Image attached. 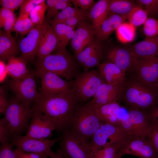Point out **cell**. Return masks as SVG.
<instances>
[{"label": "cell", "instance_id": "1", "mask_svg": "<svg viewBox=\"0 0 158 158\" xmlns=\"http://www.w3.org/2000/svg\"><path fill=\"white\" fill-rule=\"evenodd\" d=\"M79 105L72 89L47 98H42L32 105L49 119L57 133L61 135L69 129L75 110Z\"/></svg>", "mask_w": 158, "mask_h": 158}, {"label": "cell", "instance_id": "2", "mask_svg": "<svg viewBox=\"0 0 158 158\" xmlns=\"http://www.w3.org/2000/svg\"><path fill=\"white\" fill-rule=\"evenodd\" d=\"M55 54H50L35 63L36 70L52 72L70 81L80 74L78 66L66 48L56 49Z\"/></svg>", "mask_w": 158, "mask_h": 158}, {"label": "cell", "instance_id": "3", "mask_svg": "<svg viewBox=\"0 0 158 158\" xmlns=\"http://www.w3.org/2000/svg\"><path fill=\"white\" fill-rule=\"evenodd\" d=\"M104 123L99 117L90 100L78 106L69 130L90 140Z\"/></svg>", "mask_w": 158, "mask_h": 158}, {"label": "cell", "instance_id": "4", "mask_svg": "<svg viewBox=\"0 0 158 158\" xmlns=\"http://www.w3.org/2000/svg\"><path fill=\"white\" fill-rule=\"evenodd\" d=\"M157 89L140 81L131 82L124 89L125 102L129 109L153 107L157 102Z\"/></svg>", "mask_w": 158, "mask_h": 158}, {"label": "cell", "instance_id": "5", "mask_svg": "<svg viewBox=\"0 0 158 158\" xmlns=\"http://www.w3.org/2000/svg\"><path fill=\"white\" fill-rule=\"evenodd\" d=\"M56 152L64 158H90V140L68 130L61 135Z\"/></svg>", "mask_w": 158, "mask_h": 158}, {"label": "cell", "instance_id": "6", "mask_svg": "<svg viewBox=\"0 0 158 158\" xmlns=\"http://www.w3.org/2000/svg\"><path fill=\"white\" fill-rule=\"evenodd\" d=\"M106 83L98 72L95 70L80 73L72 81V90L80 105L94 96L100 86Z\"/></svg>", "mask_w": 158, "mask_h": 158}, {"label": "cell", "instance_id": "7", "mask_svg": "<svg viewBox=\"0 0 158 158\" xmlns=\"http://www.w3.org/2000/svg\"><path fill=\"white\" fill-rule=\"evenodd\" d=\"M9 88L16 96V98L26 107L30 108L32 104L43 98L37 90L35 74L30 71L24 78L18 80L12 79L8 83Z\"/></svg>", "mask_w": 158, "mask_h": 158}, {"label": "cell", "instance_id": "8", "mask_svg": "<svg viewBox=\"0 0 158 158\" xmlns=\"http://www.w3.org/2000/svg\"><path fill=\"white\" fill-rule=\"evenodd\" d=\"M129 136L119 123H104L90 139L91 152L108 144L116 145L121 148Z\"/></svg>", "mask_w": 158, "mask_h": 158}, {"label": "cell", "instance_id": "9", "mask_svg": "<svg viewBox=\"0 0 158 158\" xmlns=\"http://www.w3.org/2000/svg\"><path fill=\"white\" fill-rule=\"evenodd\" d=\"M32 112L31 107H27L16 98L9 101L4 114L12 134L19 135L28 129Z\"/></svg>", "mask_w": 158, "mask_h": 158}, {"label": "cell", "instance_id": "10", "mask_svg": "<svg viewBox=\"0 0 158 158\" xmlns=\"http://www.w3.org/2000/svg\"><path fill=\"white\" fill-rule=\"evenodd\" d=\"M118 123L128 135L147 137L152 122L148 114L140 109H131Z\"/></svg>", "mask_w": 158, "mask_h": 158}, {"label": "cell", "instance_id": "11", "mask_svg": "<svg viewBox=\"0 0 158 158\" xmlns=\"http://www.w3.org/2000/svg\"><path fill=\"white\" fill-rule=\"evenodd\" d=\"M50 22L45 20L41 25H37L22 39L19 45L20 57L25 62L33 61L36 56L40 43L51 25Z\"/></svg>", "mask_w": 158, "mask_h": 158}, {"label": "cell", "instance_id": "12", "mask_svg": "<svg viewBox=\"0 0 158 158\" xmlns=\"http://www.w3.org/2000/svg\"><path fill=\"white\" fill-rule=\"evenodd\" d=\"M61 136L53 139H38L13 133L10 142L16 149L25 152L34 153L49 157L51 147L60 140Z\"/></svg>", "mask_w": 158, "mask_h": 158}, {"label": "cell", "instance_id": "13", "mask_svg": "<svg viewBox=\"0 0 158 158\" xmlns=\"http://www.w3.org/2000/svg\"><path fill=\"white\" fill-rule=\"evenodd\" d=\"M36 75L40 79L43 98H47L72 89V81L64 80L52 72L36 70Z\"/></svg>", "mask_w": 158, "mask_h": 158}, {"label": "cell", "instance_id": "14", "mask_svg": "<svg viewBox=\"0 0 158 158\" xmlns=\"http://www.w3.org/2000/svg\"><path fill=\"white\" fill-rule=\"evenodd\" d=\"M121 156L134 155L141 158H156L158 155L151 141L147 137L129 135L118 151Z\"/></svg>", "mask_w": 158, "mask_h": 158}, {"label": "cell", "instance_id": "15", "mask_svg": "<svg viewBox=\"0 0 158 158\" xmlns=\"http://www.w3.org/2000/svg\"><path fill=\"white\" fill-rule=\"evenodd\" d=\"M133 68L136 71L140 82L148 86L158 87V56L136 59Z\"/></svg>", "mask_w": 158, "mask_h": 158}, {"label": "cell", "instance_id": "16", "mask_svg": "<svg viewBox=\"0 0 158 158\" xmlns=\"http://www.w3.org/2000/svg\"><path fill=\"white\" fill-rule=\"evenodd\" d=\"M32 110L30 122L25 136L38 139H46L50 136L52 131L55 130V128L45 114L38 110Z\"/></svg>", "mask_w": 158, "mask_h": 158}, {"label": "cell", "instance_id": "17", "mask_svg": "<svg viewBox=\"0 0 158 158\" xmlns=\"http://www.w3.org/2000/svg\"><path fill=\"white\" fill-rule=\"evenodd\" d=\"M124 88V84L113 85L104 83L99 87L91 101L95 107L117 102Z\"/></svg>", "mask_w": 158, "mask_h": 158}, {"label": "cell", "instance_id": "18", "mask_svg": "<svg viewBox=\"0 0 158 158\" xmlns=\"http://www.w3.org/2000/svg\"><path fill=\"white\" fill-rule=\"evenodd\" d=\"M95 36L96 32L92 24L85 20L80 23L71 40L75 56L95 39Z\"/></svg>", "mask_w": 158, "mask_h": 158}, {"label": "cell", "instance_id": "19", "mask_svg": "<svg viewBox=\"0 0 158 158\" xmlns=\"http://www.w3.org/2000/svg\"><path fill=\"white\" fill-rule=\"evenodd\" d=\"M102 53L103 47L100 42L95 39L76 57L83 66L84 72H87L90 68L99 66Z\"/></svg>", "mask_w": 158, "mask_h": 158}, {"label": "cell", "instance_id": "20", "mask_svg": "<svg viewBox=\"0 0 158 158\" xmlns=\"http://www.w3.org/2000/svg\"><path fill=\"white\" fill-rule=\"evenodd\" d=\"M110 62L126 72L133 68L135 57L130 49L115 47L111 49L107 55Z\"/></svg>", "mask_w": 158, "mask_h": 158}, {"label": "cell", "instance_id": "21", "mask_svg": "<svg viewBox=\"0 0 158 158\" xmlns=\"http://www.w3.org/2000/svg\"><path fill=\"white\" fill-rule=\"evenodd\" d=\"M128 18V15H121L109 12L96 34V40L99 42L107 40Z\"/></svg>", "mask_w": 158, "mask_h": 158}, {"label": "cell", "instance_id": "22", "mask_svg": "<svg viewBox=\"0 0 158 158\" xmlns=\"http://www.w3.org/2000/svg\"><path fill=\"white\" fill-rule=\"evenodd\" d=\"M98 73L105 83L113 85L124 84L126 71L111 62H105L99 66Z\"/></svg>", "mask_w": 158, "mask_h": 158}, {"label": "cell", "instance_id": "23", "mask_svg": "<svg viewBox=\"0 0 158 158\" xmlns=\"http://www.w3.org/2000/svg\"><path fill=\"white\" fill-rule=\"evenodd\" d=\"M136 59L150 56H158V36L147 38L130 48Z\"/></svg>", "mask_w": 158, "mask_h": 158}, {"label": "cell", "instance_id": "24", "mask_svg": "<svg viewBox=\"0 0 158 158\" xmlns=\"http://www.w3.org/2000/svg\"><path fill=\"white\" fill-rule=\"evenodd\" d=\"M109 0H99L93 5L88 13L96 34L109 12Z\"/></svg>", "mask_w": 158, "mask_h": 158}, {"label": "cell", "instance_id": "25", "mask_svg": "<svg viewBox=\"0 0 158 158\" xmlns=\"http://www.w3.org/2000/svg\"><path fill=\"white\" fill-rule=\"evenodd\" d=\"M19 48L17 45L16 38L7 33L4 30L0 31V58L4 61L12 57H15Z\"/></svg>", "mask_w": 158, "mask_h": 158}, {"label": "cell", "instance_id": "26", "mask_svg": "<svg viewBox=\"0 0 158 158\" xmlns=\"http://www.w3.org/2000/svg\"><path fill=\"white\" fill-rule=\"evenodd\" d=\"M58 44L57 37L53 26L46 32L38 48L36 56L38 60L42 59L56 50Z\"/></svg>", "mask_w": 158, "mask_h": 158}, {"label": "cell", "instance_id": "27", "mask_svg": "<svg viewBox=\"0 0 158 158\" xmlns=\"http://www.w3.org/2000/svg\"><path fill=\"white\" fill-rule=\"evenodd\" d=\"M95 108L99 117L104 123L117 124L121 119L118 117L121 106L117 102Z\"/></svg>", "mask_w": 158, "mask_h": 158}, {"label": "cell", "instance_id": "28", "mask_svg": "<svg viewBox=\"0 0 158 158\" xmlns=\"http://www.w3.org/2000/svg\"><path fill=\"white\" fill-rule=\"evenodd\" d=\"M26 64L21 57H12L9 58L6 65L8 75L15 80L24 78L30 72L27 69Z\"/></svg>", "mask_w": 158, "mask_h": 158}, {"label": "cell", "instance_id": "29", "mask_svg": "<svg viewBox=\"0 0 158 158\" xmlns=\"http://www.w3.org/2000/svg\"><path fill=\"white\" fill-rule=\"evenodd\" d=\"M51 25L54 27L57 40L56 49L66 48L67 44L74 36L75 28L63 23Z\"/></svg>", "mask_w": 158, "mask_h": 158}, {"label": "cell", "instance_id": "30", "mask_svg": "<svg viewBox=\"0 0 158 158\" xmlns=\"http://www.w3.org/2000/svg\"><path fill=\"white\" fill-rule=\"evenodd\" d=\"M140 6L134 0H111L109 4V12L121 15H128L134 8Z\"/></svg>", "mask_w": 158, "mask_h": 158}, {"label": "cell", "instance_id": "31", "mask_svg": "<svg viewBox=\"0 0 158 158\" xmlns=\"http://www.w3.org/2000/svg\"><path fill=\"white\" fill-rule=\"evenodd\" d=\"M17 18L12 11L4 7L0 9V27L4 28L7 33L11 35Z\"/></svg>", "mask_w": 158, "mask_h": 158}, {"label": "cell", "instance_id": "32", "mask_svg": "<svg viewBox=\"0 0 158 158\" xmlns=\"http://www.w3.org/2000/svg\"><path fill=\"white\" fill-rule=\"evenodd\" d=\"M116 31L117 38L122 42H131L135 38L136 27L129 22L123 23Z\"/></svg>", "mask_w": 158, "mask_h": 158}, {"label": "cell", "instance_id": "33", "mask_svg": "<svg viewBox=\"0 0 158 158\" xmlns=\"http://www.w3.org/2000/svg\"><path fill=\"white\" fill-rule=\"evenodd\" d=\"M29 16L28 14H20L12 30L16 32V36L18 33L22 35L28 33L35 26Z\"/></svg>", "mask_w": 158, "mask_h": 158}, {"label": "cell", "instance_id": "34", "mask_svg": "<svg viewBox=\"0 0 158 158\" xmlns=\"http://www.w3.org/2000/svg\"><path fill=\"white\" fill-rule=\"evenodd\" d=\"M146 11L141 6L134 8L129 13V22L135 27L143 25L148 18Z\"/></svg>", "mask_w": 158, "mask_h": 158}, {"label": "cell", "instance_id": "35", "mask_svg": "<svg viewBox=\"0 0 158 158\" xmlns=\"http://www.w3.org/2000/svg\"><path fill=\"white\" fill-rule=\"evenodd\" d=\"M120 148L115 144L107 145L92 152L90 158H113Z\"/></svg>", "mask_w": 158, "mask_h": 158}, {"label": "cell", "instance_id": "36", "mask_svg": "<svg viewBox=\"0 0 158 158\" xmlns=\"http://www.w3.org/2000/svg\"><path fill=\"white\" fill-rule=\"evenodd\" d=\"M87 13L85 10L78 8L69 6L59 12L50 23L52 25L58 23H63L66 19L75 16Z\"/></svg>", "mask_w": 158, "mask_h": 158}, {"label": "cell", "instance_id": "37", "mask_svg": "<svg viewBox=\"0 0 158 158\" xmlns=\"http://www.w3.org/2000/svg\"><path fill=\"white\" fill-rule=\"evenodd\" d=\"M45 1L36 6L30 13V19L35 26L42 24L45 20V14L47 10Z\"/></svg>", "mask_w": 158, "mask_h": 158}, {"label": "cell", "instance_id": "38", "mask_svg": "<svg viewBox=\"0 0 158 158\" xmlns=\"http://www.w3.org/2000/svg\"><path fill=\"white\" fill-rule=\"evenodd\" d=\"M136 1L146 11L149 17L158 20V0H137Z\"/></svg>", "mask_w": 158, "mask_h": 158}, {"label": "cell", "instance_id": "39", "mask_svg": "<svg viewBox=\"0 0 158 158\" xmlns=\"http://www.w3.org/2000/svg\"><path fill=\"white\" fill-rule=\"evenodd\" d=\"M143 31L147 38L158 36V20L152 18H148L143 24Z\"/></svg>", "mask_w": 158, "mask_h": 158}, {"label": "cell", "instance_id": "40", "mask_svg": "<svg viewBox=\"0 0 158 158\" xmlns=\"http://www.w3.org/2000/svg\"><path fill=\"white\" fill-rule=\"evenodd\" d=\"M12 134L5 117L0 119V142L1 144L10 142Z\"/></svg>", "mask_w": 158, "mask_h": 158}, {"label": "cell", "instance_id": "41", "mask_svg": "<svg viewBox=\"0 0 158 158\" xmlns=\"http://www.w3.org/2000/svg\"><path fill=\"white\" fill-rule=\"evenodd\" d=\"M147 138L152 143L158 156V125L152 122Z\"/></svg>", "mask_w": 158, "mask_h": 158}, {"label": "cell", "instance_id": "42", "mask_svg": "<svg viewBox=\"0 0 158 158\" xmlns=\"http://www.w3.org/2000/svg\"><path fill=\"white\" fill-rule=\"evenodd\" d=\"M45 1L44 0H26L20 6V14L30 15L32 10L37 5Z\"/></svg>", "mask_w": 158, "mask_h": 158}, {"label": "cell", "instance_id": "43", "mask_svg": "<svg viewBox=\"0 0 158 158\" xmlns=\"http://www.w3.org/2000/svg\"><path fill=\"white\" fill-rule=\"evenodd\" d=\"M13 147L10 142L1 144L0 158H16V154L13 150Z\"/></svg>", "mask_w": 158, "mask_h": 158}, {"label": "cell", "instance_id": "44", "mask_svg": "<svg viewBox=\"0 0 158 158\" xmlns=\"http://www.w3.org/2000/svg\"><path fill=\"white\" fill-rule=\"evenodd\" d=\"M87 16V13L77 15L66 19L63 23L75 28L81 22L85 20Z\"/></svg>", "mask_w": 158, "mask_h": 158}, {"label": "cell", "instance_id": "45", "mask_svg": "<svg viewBox=\"0 0 158 158\" xmlns=\"http://www.w3.org/2000/svg\"><path fill=\"white\" fill-rule=\"evenodd\" d=\"M25 0H0V4L2 7L8 9L13 12L21 6Z\"/></svg>", "mask_w": 158, "mask_h": 158}, {"label": "cell", "instance_id": "46", "mask_svg": "<svg viewBox=\"0 0 158 158\" xmlns=\"http://www.w3.org/2000/svg\"><path fill=\"white\" fill-rule=\"evenodd\" d=\"M59 0H47L46 1L47 13L46 18V20L50 22V19L52 17L54 18L59 12L55 8V4Z\"/></svg>", "mask_w": 158, "mask_h": 158}, {"label": "cell", "instance_id": "47", "mask_svg": "<svg viewBox=\"0 0 158 158\" xmlns=\"http://www.w3.org/2000/svg\"><path fill=\"white\" fill-rule=\"evenodd\" d=\"M9 101L7 100L6 95L5 88L2 86L0 88V113L4 114L8 108Z\"/></svg>", "mask_w": 158, "mask_h": 158}, {"label": "cell", "instance_id": "48", "mask_svg": "<svg viewBox=\"0 0 158 158\" xmlns=\"http://www.w3.org/2000/svg\"><path fill=\"white\" fill-rule=\"evenodd\" d=\"M71 2L74 4L75 8L78 7L83 10L86 11L91 8L93 5L94 1L93 0H71Z\"/></svg>", "mask_w": 158, "mask_h": 158}, {"label": "cell", "instance_id": "49", "mask_svg": "<svg viewBox=\"0 0 158 158\" xmlns=\"http://www.w3.org/2000/svg\"><path fill=\"white\" fill-rule=\"evenodd\" d=\"M71 2V0H59L55 4V8L57 11L59 10H62L68 7L71 6L73 4Z\"/></svg>", "mask_w": 158, "mask_h": 158}, {"label": "cell", "instance_id": "50", "mask_svg": "<svg viewBox=\"0 0 158 158\" xmlns=\"http://www.w3.org/2000/svg\"><path fill=\"white\" fill-rule=\"evenodd\" d=\"M152 122L158 125V107H153L148 114Z\"/></svg>", "mask_w": 158, "mask_h": 158}, {"label": "cell", "instance_id": "51", "mask_svg": "<svg viewBox=\"0 0 158 158\" xmlns=\"http://www.w3.org/2000/svg\"><path fill=\"white\" fill-rule=\"evenodd\" d=\"M4 61L0 60V82H2L6 79L7 75H8L6 65L4 63Z\"/></svg>", "mask_w": 158, "mask_h": 158}, {"label": "cell", "instance_id": "52", "mask_svg": "<svg viewBox=\"0 0 158 158\" xmlns=\"http://www.w3.org/2000/svg\"><path fill=\"white\" fill-rule=\"evenodd\" d=\"M14 151L16 155V158H32L30 152H25L17 149Z\"/></svg>", "mask_w": 158, "mask_h": 158}, {"label": "cell", "instance_id": "53", "mask_svg": "<svg viewBox=\"0 0 158 158\" xmlns=\"http://www.w3.org/2000/svg\"><path fill=\"white\" fill-rule=\"evenodd\" d=\"M49 158H64L62 155L59 152H54L52 151L49 153Z\"/></svg>", "mask_w": 158, "mask_h": 158}, {"label": "cell", "instance_id": "54", "mask_svg": "<svg viewBox=\"0 0 158 158\" xmlns=\"http://www.w3.org/2000/svg\"><path fill=\"white\" fill-rule=\"evenodd\" d=\"M156 158H158V156Z\"/></svg>", "mask_w": 158, "mask_h": 158}, {"label": "cell", "instance_id": "55", "mask_svg": "<svg viewBox=\"0 0 158 158\" xmlns=\"http://www.w3.org/2000/svg\"></svg>", "mask_w": 158, "mask_h": 158}]
</instances>
